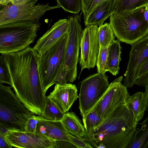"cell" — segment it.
Masks as SVG:
<instances>
[{"label": "cell", "instance_id": "obj_1", "mask_svg": "<svg viewBox=\"0 0 148 148\" xmlns=\"http://www.w3.org/2000/svg\"><path fill=\"white\" fill-rule=\"evenodd\" d=\"M10 75L11 86L24 106L34 114L41 116L46 97L38 69L39 55L29 47L4 54Z\"/></svg>", "mask_w": 148, "mask_h": 148}, {"label": "cell", "instance_id": "obj_2", "mask_svg": "<svg viewBox=\"0 0 148 148\" xmlns=\"http://www.w3.org/2000/svg\"><path fill=\"white\" fill-rule=\"evenodd\" d=\"M137 125L132 113L124 104L83 138L93 147L127 148L133 140Z\"/></svg>", "mask_w": 148, "mask_h": 148}, {"label": "cell", "instance_id": "obj_3", "mask_svg": "<svg viewBox=\"0 0 148 148\" xmlns=\"http://www.w3.org/2000/svg\"><path fill=\"white\" fill-rule=\"evenodd\" d=\"M145 7L133 11L110 16V23L115 35L120 41L131 45L148 35V23L144 13Z\"/></svg>", "mask_w": 148, "mask_h": 148}, {"label": "cell", "instance_id": "obj_4", "mask_svg": "<svg viewBox=\"0 0 148 148\" xmlns=\"http://www.w3.org/2000/svg\"><path fill=\"white\" fill-rule=\"evenodd\" d=\"M38 23L20 21L0 25L1 54L16 52L29 47L37 37Z\"/></svg>", "mask_w": 148, "mask_h": 148}, {"label": "cell", "instance_id": "obj_5", "mask_svg": "<svg viewBox=\"0 0 148 148\" xmlns=\"http://www.w3.org/2000/svg\"><path fill=\"white\" fill-rule=\"evenodd\" d=\"M11 88L0 83V125L8 130L25 132L27 120L34 114L24 106Z\"/></svg>", "mask_w": 148, "mask_h": 148}, {"label": "cell", "instance_id": "obj_6", "mask_svg": "<svg viewBox=\"0 0 148 148\" xmlns=\"http://www.w3.org/2000/svg\"><path fill=\"white\" fill-rule=\"evenodd\" d=\"M68 32L45 53L39 55L38 69L44 93L56 84L63 64Z\"/></svg>", "mask_w": 148, "mask_h": 148}, {"label": "cell", "instance_id": "obj_7", "mask_svg": "<svg viewBox=\"0 0 148 148\" xmlns=\"http://www.w3.org/2000/svg\"><path fill=\"white\" fill-rule=\"evenodd\" d=\"M78 14L69 17L70 27L63 65L56 84L70 83L75 80L77 74L81 34L82 31Z\"/></svg>", "mask_w": 148, "mask_h": 148}, {"label": "cell", "instance_id": "obj_8", "mask_svg": "<svg viewBox=\"0 0 148 148\" xmlns=\"http://www.w3.org/2000/svg\"><path fill=\"white\" fill-rule=\"evenodd\" d=\"M109 85L108 76L105 73H100L91 75L81 82L79 108L82 118L101 99Z\"/></svg>", "mask_w": 148, "mask_h": 148}, {"label": "cell", "instance_id": "obj_9", "mask_svg": "<svg viewBox=\"0 0 148 148\" xmlns=\"http://www.w3.org/2000/svg\"><path fill=\"white\" fill-rule=\"evenodd\" d=\"M61 8L59 5L50 6L45 5L24 4L14 5L12 3L0 11V25L20 21H33L38 22L47 11Z\"/></svg>", "mask_w": 148, "mask_h": 148}, {"label": "cell", "instance_id": "obj_10", "mask_svg": "<svg viewBox=\"0 0 148 148\" xmlns=\"http://www.w3.org/2000/svg\"><path fill=\"white\" fill-rule=\"evenodd\" d=\"M123 79L121 76L111 82L104 95L95 105L102 123L116 109L124 105L130 96L127 88L121 83Z\"/></svg>", "mask_w": 148, "mask_h": 148}, {"label": "cell", "instance_id": "obj_11", "mask_svg": "<svg viewBox=\"0 0 148 148\" xmlns=\"http://www.w3.org/2000/svg\"><path fill=\"white\" fill-rule=\"evenodd\" d=\"M97 25L86 26L82 30L80 39L81 54L79 62L81 71L93 68L96 65L100 45Z\"/></svg>", "mask_w": 148, "mask_h": 148}, {"label": "cell", "instance_id": "obj_12", "mask_svg": "<svg viewBox=\"0 0 148 148\" xmlns=\"http://www.w3.org/2000/svg\"><path fill=\"white\" fill-rule=\"evenodd\" d=\"M129 60L124 74L123 85L131 88L135 84L137 71L148 58V35L131 45Z\"/></svg>", "mask_w": 148, "mask_h": 148}, {"label": "cell", "instance_id": "obj_13", "mask_svg": "<svg viewBox=\"0 0 148 148\" xmlns=\"http://www.w3.org/2000/svg\"><path fill=\"white\" fill-rule=\"evenodd\" d=\"M8 143L12 147L23 148H54L56 142L38 133L9 130L5 135Z\"/></svg>", "mask_w": 148, "mask_h": 148}, {"label": "cell", "instance_id": "obj_14", "mask_svg": "<svg viewBox=\"0 0 148 148\" xmlns=\"http://www.w3.org/2000/svg\"><path fill=\"white\" fill-rule=\"evenodd\" d=\"M69 27V19L60 20L38 40L33 49L39 55L45 53L68 32Z\"/></svg>", "mask_w": 148, "mask_h": 148}, {"label": "cell", "instance_id": "obj_15", "mask_svg": "<svg viewBox=\"0 0 148 148\" xmlns=\"http://www.w3.org/2000/svg\"><path fill=\"white\" fill-rule=\"evenodd\" d=\"M47 97L65 113L78 97V95L75 85L70 83H57L54 90Z\"/></svg>", "mask_w": 148, "mask_h": 148}, {"label": "cell", "instance_id": "obj_16", "mask_svg": "<svg viewBox=\"0 0 148 148\" xmlns=\"http://www.w3.org/2000/svg\"><path fill=\"white\" fill-rule=\"evenodd\" d=\"M38 123L36 133L42 134L55 141H64L71 143L68 132L61 121L44 119L38 115Z\"/></svg>", "mask_w": 148, "mask_h": 148}, {"label": "cell", "instance_id": "obj_17", "mask_svg": "<svg viewBox=\"0 0 148 148\" xmlns=\"http://www.w3.org/2000/svg\"><path fill=\"white\" fill-rule=\"evenodd\" d=\"M114 0H106L95 7L84 18L85 25H103L104 21L113 13Z\"/></svg>", "mask_w": 148, "mask_h": 148}, {"label": "cell", "instance_id": "obj_18", "mask_svg": "<svg viewBox=\"0 0 148 148\" xmlns=\"http://www.w3.org/2000/svg\"><path fill=\"white\" fill-rule=\"evenodd\" d=\"M124 105L132 112L136 124L143 118L147 108L144 92H139L130 96Z\"/></svg>", "mask_w": 148, "mask_h": 148}, {"label": "cell", "instance_id": "obj_19", "mask_svg": "<svg viewBox=\"0 0 148 148\" xmlns=\"http://www.w3.org/2000/svg\"><path fill=\"white\" fill-rule=\"evenodd\" d=\"M61 121L70 134L79 138H82L85 135L84 125L74 112H66Z\"/></svg>", "mask_w": 148, "mask_h": 148}, {"label": "cell", "instance_id": "obj_20", "mask_svg": "<svg viewBox=\"0 0 148 148\" xmlns=\"http://www.w3.org/2000/svg\"><path fill=\"white\" fill-rule=\"evenodd\" d=\"M120 42L118 39L114 40L108 49L107 69L114 76L118 74L119 70L122 49Z\"/></svg>", "mask_w": 148, "mask_h": 148}, {"label": "cell", "instance_id": "obj_21", "mask_svg": "<svg viewBox=\"0 0 148 148\" xmlns=\"http://www.w3.org/2000/svg\"><path fill=\"white\" fill-rule=\"evenodd\" d=\"M148 4V0H114L113 13H126L145 7Z\"/></svg>", "mask_w": 148, "mask_h": 148}, {"label": "cell", "instance_id": "obj_22", "mask_svg": "<svg viewBox=\"0 0 148 148\" xmlns=\"http://www.w3.org/2000/svg\"><path fill=\"white\" fill-rule=\"evenodd\" d=\"M140 124V128L136 130L132 143L127 148L148 147V116Z\"/></svg>", "mask_w": 148, "mask_h": 148}, {"label": "cell", "instance_id": "obj_23", "mask_svg": "<svg viewBox=\"0 0 148 148\" xmlns=\"http://www.w3.org/2000/svg\"><path fill=\"white\" fill-rule=\"evenodd\" d=\"M98 35L100 47L102 48L109 47L116 37L110 24L108 23L99 26Z\"/></svg>", "mask_w": 148, "mask_h": 148}, {"label": "cell", "instance_id": "obj_24", "mask_svg": "<svg viewBox=\"0 0 148 148\" xmlns=\"http://www.w3.org/2000/svg\"><path fill=\"white\" fill-rule=\"evenodd\" d=\"M65 113L49 98L46 97L45 106L42 116L47 120L61 121Z\"/></svg>", "mask_w": 148, "mask_h": 148}, {"label": "cell", "instance_id": "obj_25", "mask_svg": "<svg viewBox=\"0 0 148 148\" xmlns=\"http://www.w3.org/2000/svg\"><path fill=\"white\" fill-rule=\"evenodd\" d=\"M82 120L86 131L84 136L90 134L95 127L102 123L95 105L84 117L82 118Z\"/></svg>", "mask_w": 148, "mask_h": 148}, {"label": "cell", "instance_id": "obj_26", "mask_svg": "<svg viewBox=\"0 0 148 148\" xmlns=\"http://www.w3.org/2000/svg\"><path fill=\"white\" fill-rule=\"evenodd\" d=\"M58 5L64 11L77 14L82 10V0H56Z\"/></svg>", "mask_w": 148, "mask_h": 148}, {"label": "cell", "instance_id": "obj_27", "mask_svg": "<svg viewBox=\"0 0 148 148\" xmlns=\"http://www.w3.org/2000/svg\"><path fill=\"white\" fill-rule=\"evenodd\" d=\"M0 83L11 85L10 75L3 54H1L0 56Z\"/></svg>", "mask_w": 148, "mask_h": 148}, {"label": "cell", "instance_id": "obj_28", "mask_svg": "<svg viewBox=\"0 0 148 148\" xmlns=\"http://www.w3.org/2000/svg\"><path fill=\"white\" fill-rule=\"evenodd\" d=\"M108 47L105 48L100 47L96 64L97 73H105L107 71V64Z\"/></svg>", "mask_w": 148, "mask_h": 148}, {"label": "cell", "instance_id": "obj_29", "mask_svg": "<svg viewBox=\"0 0 148 148\" xmlns=\"http://www.w3.org/2000/svg\"><path fill=\"white\" fill-rule=\"evenodd\" d=\"M38 121V115H33L30 117L27 121L25 132L35 133Z\"/></svg>", "mask_w": 148, "mask_h": 148}, {"label": "cell", "instance_id": "obj_30", "mask_svg": "<svg viewBox=\"0 0 148 148\" xmlns=\"http://www.w3.org/2000/svg\"><path fill=\"white\" fill-rule=\"evenodd\" d=\"M71 143L78 148H91L93 147L83 138H79L69 134Z\"/></svg>", "mask_w": 148, "mask_h": 148}, {"label": "cell", "instance_id": "obj_31", "mask_svg": "<svg viewBox=\"0 0 148 148\" xmlns=\"http://www.w3.org/2000/svg\"><path fill=\"white\" fill-rule=\"evenodd\" d=\"M148 72V58L139 67L136 74L137 80Z\"/></svg>", "mask_w": 148, "mask_h": 148}, {"label": "cell", "instance_id": "obj_32", "mask_svg": "<svg viewBox=\"0 0 148 148\" xmlns=\"http://www.w3.org/2000/svg\"><path fill=\"white\" fill-rule=\"evenodd\" d=\"M105 0H93L83 13L84 19L90 14L92 10L95 7Z\"/></svg>", "mask_w": 148, "mask_h": 148}, {"label": "cell", "instance_id": "obj_33", "mask_svg": "<svg viewBox=\"0 0 148 148\" xmlns=\"http://www.w3.org/2000/svg\"><path fill=\"white\" fill-rule=\"evenodd\" d=\"M6 134L0 131V148H12L5 139Z\"/></svg>", "mask_w": 148, "mask_h": 148}, {"label": "cell", "instance_id": "obj_34", "mask_svg": "<svg viewBox=\"0 0 148 148\" xmlns=\"http://www.w3.org/2000/svg\"><path fill=\"white\" fill-rule=\"evenodd\" d=\"M38 0H11V3L14 5L24 4H35Z\"/></svg>", "mask_w": 148, "mask_h": 148}, {"label": "cell", "instance_id": "obj_35", "mask_svg": "<svg viewBox=\"0 0 148 148\" xmlns=\"http://www.w3.org/2000/svg\"><path fill=\"white\" fill-rule=\"evenodd\" d=\"M93 0H82V12L84 13L89 5Z\"/></svg>", "mask_w": 148, "mask_h": 148}, {"label": "cell", "instance_id": "obj_36", "mask_svg": "<svg viewBox=\"0 0 148 148\" xmlns=\"http://www.w3.org/2000/svg\"><path fill=\"white\" fill-rule=\"evenodd\" d=\"M146 100V106L148 107V84L147 86L145 87V90L144 92Z\"/></svg>", "mask_w": 148, "mask_h": 148}, {"label": "cell", "instance_id": "obj_37", "mask_svg": "<svg viewBox=\"0 0 148 148\" xmlns=\"http://www.w3.org/2000/svg\"><path fill=\"white\" fill-rule=\"evenodd\" d=\"M10 3H11V0H0V4L2 5L6 6Z\"/></svg>", "mask_w": 148, "mask_h": 148}, {"label": "cell", "instance_id": "obj_38", "mask_svg": "<svg viewBox=\"0 0 148 148\" xmlns=\"http://www.w3.org/2000/svg\"><path fill=\"white\" fill-rule=\"evenodd\" d=\"M144 16L145 19L148 23V14L145 9L144 11Z\"/></svg>", "mask_w": 148, "mask_h": 148}, {"label": "cell", "instance_id": "obj_39", "mask_svg": "<svg viewBox=\"0 0 148 148\" xmlns=\"http://www.w3.org/2000/svg\"><path fill=\"white\" fill-rule=\"evenodd\" d=\"M145 9L147 11L148 14V4L145 6Z\"/></svg>", "mask_w": 148, "mask_h": 148}]
</instances>
